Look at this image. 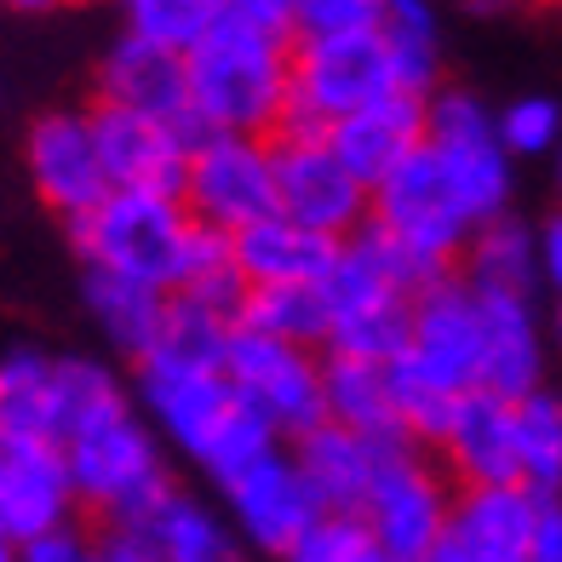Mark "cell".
<instances>
[{
	"label": "cell",
	"mask_w": 562,
	"mask_h": 562,
	"mask_svg": "<svg viewBox=\"0 0 562 562\" xmlns=\"http://www.w3.org/2000/svg\"><path fill=\"white\" fill-rule=\"evenodd\" d=\"M133 396L144 419L161 430V442L184 453L195 471H207L213 482H224L229 471H241L247 459L281 442V430L241 396L229 368L144 356V362H133Z\"/></svg>",
	"instance_id": "cell-1"
},
{
	"label": "cell",
	"mask_w": 562,
	"mask_h": 562,
	"mask_svg": "<svg viewBox=\"0 0 562 562\" xmlns=\"http://www.w3.org/2000/svg\"><path fill=\"white\" fill-rule=\"evenodd\" d=\"M190 104L207 133H276L293 115V41L218 23L190 53Z\"/></svg>",
	"instance_id": "cell-2"
},
{
	"label": "cell",
	"mask_w": 562,
	"mask_h": 562,
	"mask_svg": "<svg viewBox=\"0 0 562 562\" xmlns=\"http://www.w3.org/2000/svg\"><path fill=\"white\" fill-rule=\"evenodd\" d=\"M195 236V213L178 190H144V184H115L92 213L69 218V241L81 265H104L121 276L178 288Z\"/></svg>",
	"instance_id": "cell-3"
},
{
	"label": "cell",
	"mask_w": 562,
	"mask_h": 562,
	"mask_svg": "<svg viewBox=\"0 0 562 562\" xmlns=\"http://www.w3.org/2000/svg\"><path fill=\"white\" fill-rule=\"evenodd\" d=\"M161 448H167L161 430L144 419L138 402H126L115 414L81 425L75 437H64L81 510H98V517H138L144 505H156L172 488Z\"/></svg>",
	"instance_id": "cell-4"
},
{
	"label": "cell",
	"mask_w": 562,
	"mask_h": 562,
	"mask_svg": "<svg viewBox=\"0 0 562 562\" xmlns=\"http://www.w3.org/2000/svg\"><path fill=\"white\" fill-rule=\"evenodd\" d=\"M425 144L442 161L448 184L459 190V201L471 207L476 224H488L499 213H510L517 195V156L499 138V115L482 104L465 87H437L430 92V115H425Z\"/></svg>",
	"instance_id": "cell-5"
},
{
	"label": "cell",
	"mask_w": 562,
	"mask_h": 562,
	"mask_svg": "<svg viewBox=\"0 0 562 562\" xmlns=\"http://www.w3.org/2000/svg\"><path fill=\"white\" fill-rule=\"evenodd\" d=\"M402 87L385 35L373 30H334L293 41V115L288 121H339Z\"/></svg>",
	"instance_id": "cell-6"
},
{
	"label": "cell",
	"mask_w": 562,
	"mask_h": 562,
	"mask_svg": "<svg viewBox=\"0 0 562 562\" xmlns=\"http://www.w3.org/2000/svg\"><path fill=\"white\" fill-rule=\"evenodd\" d=\"M276 149V201L281 213H293L299 224L327 229V236H350L373 213V190L350 172V161L334 149L327 126L316 121H288L270 133Z\"/></svg>",
	"instance_id": "cell-7"
},
{
	"label": "cell",
	"mask_w": 562,
	"mask_h": 562,
	"mask_svg": "<svg viewBox=\"0 0 562 562\" xmlns=\"http://www.w3.org/2000/svg\"><path fill=\"white\" fill-rule=\"evenodd\" d=\"M322 362H327V350L265 334V327H247V322H236L229 356H224V368L241 385V396L259 407L281 437H299V430H311L316 419H327Z\"/></svg>",
	"instance_id": "cell-8"
},
{
	"label": "cell",
	"mask_w": 562,
	"mask_h": 562,
	"mask_svg": "<svg viewBox=\"0 0 562 562\" xmlns=\"http://www.w3.org/2000/svg\"><path fill=\"white\" fill-rule=\"evenodd\" d=\"M448 505H453L448 476L419 453V442L385 448V459L373 471V488L362 499L368 522L379 533V557L385 562H437Z\"/></svg>",
	"instance_id": "cell-9"
},
{
	"label": "cell",
	"mask_w": 562,
	"mask_h": 562,
	"mask_svg": "<svg viewBox=\"0 0 562 562\" xmlns=\"http://www.w3.org/2000/svg\"><path fill=\"white\" fill-rule=\"evenodd\" d=\"M236 540L241 533L229 522V510H213L207 499L172 482L138 517H104L92 551L104 562H229Z\"/></svg>",
	"instance_id": "cell-10"
},
{
	"label": "cell",
	"mask_w": 562,
	"mask_h": 562,
	"mask_svg": "<svg viewBox=\"0 0 562 562\" xmlns=\"http://www.w3.org/2000/svg\"><path fill=\"white\" fill-rule=\"evenodd\" d=\"M184 201L201 224L241 229L276 213V149L265 133H201L190 149Z\"/></svg>",
	"instance_id": "cell-11"
},
{
	"label": "cell",
	"mask_w": 562,
	"mask_h": 562,
	"mask_svg": "<svg viewBox=\"0 0 562 562\" xmlns=\"http://www.w3.org/2000/svg\"><path fill=\"white\" fill-rule=\"evenodd\" d=\"M218 494H224V510H229V522H236L241 546L265 551V557H293L299 533L311 528V517L322 510L299 453L281 448V442L259 459H247L241 471H229L218 482Z\"/></svg>",
	"instance_id": "cell-12"
},
{
	"label": "cell",
	"mask_w": 562,
	"mask_h": 562,
	"mask_svg": "<svg viewBox=\"0 0 562 562\" xmlns=\"http://www.w3.org/2000/svg\"><path fill=\"white\" fill-rule=\"evenodd\" d=\"M23 172L30 190L41 195V207H53L64 224L92 213L98 201L115 190V178L98 149L92 110H46L23 133Z\"/></svg>",
	"instance_id": "cell-13"
},
{
	"label": "cell",
	"mask_w": 562,
	"mask_h": 562,
	"mask_svg": "<svg viewBox=\"0 0 562 562\" xmlns=\"http://www.w3.org/2000/svg\"><path fill=\"white\" fill-rule=\"evenodd\" d=\"M385 229H396L402 241H414L419 252H430V259H448L459 265V252H465L471 241V207L459 201V190L448 184L442 161L430 156V144H419L414 156H407L391 178H379L373 184V213Z\"/></svg>",
	"instance_id": "cell-14"
},
{
	"label": "cell",
	"mask_w": 562,
	"mask_h": 562,
	"mask_svg": "<svg viewBox=\"0 0 562 562\" xmlns=\"http://www.w3.org/2000/svg\"><path fill=\"white\" fill-rule=\"evenodd\" d=\"M533 510L528 482H459L437 562H533Z\"/></svg>",
	"instance_id": "cell-15"
},
{
	"label": "cell",
	"mask_w": 562,
	"mask_h": 562,
	"mask_svg": "<svg viewBox=\"0 0 562 562\" xmlns=\"http://www.w3.org/2000/svg\"><path fill=\"white\" fill-rule=\"evenodd\" d=\"M81 494L58 437H0V533L30 546L35 533L75 522Z\"/></svg>",
	"instance_id": "cell-16"
},
{
	"label": "cell",
	"mask_w": 562,
	"mask_h": 562,
	"mask_svg": "<svg viewBox=\"0 0 562 562\" xmlns=\"http://www.w3.org/2000/svg\"><path fill=\"white\" fill-rule=\"evenodd\" d=\"M92 126H98V149H104V167L115 184H144V190H178L184 195L190 178V149L201 133L161 115H144L133 104H110L98 98L92 104Z\"/></svg>",
	"instance_id": "cell-17"
},
{
	"label": "cell",
	"mask_w": 562,
	"mask_h": 562,
	"mask_svg": "<svg viewBox=\"0 0 562 562\" xmlns=\"http://www.w3.org/2000/svg\"><path fill=\"white\" fill-rule=\"evenodd\" d=\"M98 98L178 121L190 133H207L190 104V53L161 46L149 35H133V30H121V41H110L104 58H98Z\"/></svg>",
	"instance_id": "cell-18"
},
{
	"label": "cell",
	"mask_w": 562,
	"mask_h": 562,
	"mask_svg": "<svg viewBox=\"0 0 562 562\" xmlns=\"http://www.w3.org/2000/svg\"><path fill=\"white\" fill-rule=\"evenodd\" d=\"M407 356L453 391L482 385V299L459 270L430 281L414 299V345H407Z\"/></svg>",
	"instance_id": "cell-19"
},
{
	"label": "cell",
	"mask_w": 562,
	"mask_h": 562,
	"mask_svg": "<svg viewBox=\"0 0 562 562\" xmlns=\"http://www.w3.org/2000/svg\"><path fill=\"white\" fill-rule=\"evenodd\" d=\"M442 465L453 482H522V448H517V402L471 385L453 402V419L442 430Z\"/></svg>",
	"instance_id": "cell-20"
},
{
	"label": "cell",
	"mask_w": 562,
	"mask_h": 562,
	"mask_svg": "<svg viewBox=\"0 0 562 562\" xmlns=\"http://www.w3.org/2000/svg\"><path fill=\"white\" fill-rule=\"evenodd\" d=\"M425 115H430V98L396 87V92L373 98L362 110L327 121V138H334V149L350 161V172L373 190L379 178H391L425 144Z\"/></svg>",
	"instance_id": "cell-21"
},
{
	"label": "cell",
	"mask_w": 562,
	"mask_h": 562,
	"mask_svg": "<svg viewBox=\"0 0 562 562\" xmlns=\"http://www.w3.org/2000/svg\"><path fill=\"white\" fill-rule=\"evenodd\" d=\"M476 299H482V385L510 402L546 385V327L533 316V293L476 288Z\"/></svg>",
	"instance_id": "cell-22"
},
{
	"label": "cell",
	"mask_w": 562,
	"mask_h": 562,
	"mask_svg": "<svg viewBox=\"0 0 562 562\" xmlns=\"http://www.w3.org/2000/svg\"><path fill=\"white\" fill-rule=\"evenodd\" d=\"M81 299H87V316L98 322L104 345L115 356H126V362H138V356H149L161 339L172 288H156V281L121 276V270H104V265H87Z\"/></svg>",
	"instance_id": "cell-23"
},
{
	"label": "cell",
	"mask_w": 562,
	"mask_h": 562,
	"mask_svg": "<svg viewBox=\"0 0 562 562\" xmlns=\"http://www.w3.org/2000/svg\"><path fill=\"white\" fill-rule=\"evenodd\" d=\"M385 448H396V442H373V437H362V430H350L339 419H316L311 430L293 437V453H299V465L311 476L322 505H362Z\"/></svg>",
	"instance_id": "cell-24"
},
{
	"label": "cell",
	"mask_w": 562,
	"mask_h": 562,
	"mask_svg": "<svg viewBox=\"0 0 562 562\" xmlns=\"http://www.w3.org/2000/svg\"><path fill=\"white\" fill-rule=\"evenodd\" d=\"M334 252H339V236L299 224L281 207L236 229V259L252 276V288L259 281H322L327 265H334Z\"/></svg>",
	"instance_id": "cell-25"
},
{
	"label": "cell",
	"mask_w": 562,
	"mask_h": 562,
	"mask_svg": "<svg viewBox=\"0 0 562 562\" xmlns=\"http://www.w3.org/2000/svg\"><path fill=\"white\" fill-rule=\"evenodd\" d=\"M322 391H327V419L362 430V437H373V442H407L402 414H396V391H391V362L327 350Z\"/></svg>",
	"instance_id": "cell-26"
},
{
	"label": "cell",
	"mask_w": 562,
	"mask_h": 562,
	"mask_svg": "<svg viewBox=\"0 0 562 562\" xmlns=\"http://www.w3.org/2000/svg\"><path fill=\"white\" fill-rule=\"evenodd\" d=\"M459 276L476 281V288L533 293L540 288V229L522 224L517 213H499L488 224H476L465 252H459Z\"/></svg>",
	"instance_id": "cell-27"
},
{
	"label": "cell",
	"mask_w": 562,
	"mask_h": 562,
	"mask_svg": "<svg viewBox=\"0 0 562 562\" xmlns=\"http://www.w3.org/2000/svg\"><path fill=\"white\" fill-rule=\"evenodd\" d=\"M0 437H58V356L35 345L0 356Z\"/></svg>",
	"instance_id": "cell-28"
},
{
	"label": "cell",
	"mask_w": 562,
	"mask_h": 562,
	"mask_svg": "<svg viewBox=\"0 0 562 562\" xmlns=\"http://www.w3.org/2000/svg\"><path fill=\"white\" fill-rule=\"evenodd\" d=\"M379 35H385L407 92L430 98L442 87V18H437L430 0H385V12H379Z\"/></svg>",
	"instance_id": "cell-29"
},
{
	"label": "cell",
	"mask_w": 562,
	"mask_h": 562,
	"mask_svg": "<svg viewBox=\"0 0 562 562\" xmlns=\"http://www.w3.org/2000/svg\"><path fill=\"white\" fill-rule=\"evenodd\" d=\"M241 322L247 327H265V334H281V339H299V345L327 350L334 311H327L322 281H259V288L247 293Z\"/></svg>",
	"instance_id": "cell-30"
},
{
	"label": "cell",
	"mask_w": 562,
	"mask_h": 562,
	"mask_svg": "<svg viewBox=\"0 0 562 562\" xmlns=\"http://www.w3.org/2000/svg\"><path fill=\"white\" fill-rule=\"evenodd\" d=\"M126 402H138V396L110 362H98V356H58V442Z\"/></svg>",
	"instance_id": "cell-31"
},
{
	"label": "cell",
	"mask_w": 562,
	"mask_h": 562,
	"mask_svg": "<svg viewBox=\"0 0 562 562\" xmlns=\"http://www.w3.org/2000/svg\"><path fill=\"white\" fill-rule=\"evenodd\" d=\"M229 334H236V322L218 316L213 304L190 299L184 288H172L167 299V322H161V339L149 356H167V362H207V368H224L229 356ZM144 362V356H138Z\"/></svg>",
	"instance_id": "cell-32"
},
{
	"label": "cell",
	"mask_w": 562,
	"mask_h": 562,
	"mask_svg": "<svg viewBox=\"0 0 562 562\" xmlns=\"http://www.w3.org/2000/svg\"><path fill=\"white\" fill-rule=\"evenodd\" d=\"M517 448L528 488L562 494V391L533 385L528 396H517Z\"/></svg>",
	"instance_id": "cell-33"
},
{
	"label": "cell",
	"mask_w": 562,
	"mask_h": 562,
	"mask_svg": "<svg viewBox=\"0 0 562 562\" xmlns=\"http://www.w3.org/2000/svg\"><path fill=\"white\" fill-rule=\"evenodd\" d=\"M407 345H414V299H379L334 316V327H327V350L368 356V362H396Z\"/></svg>",
	"instance_id": "cell-34"
},
{
	"label": "cell",
	"mask_w": 562,
	"mask_h": 562,
	"mask_svg": "<svg viewBox=\"0 0 562 562\" xmlns=\"http://www.w3.org/2000/svg\"><path fill=\"white\" fill-rule=\"evenodd\" d=\"M391 391H396V414H402L407 442H419V448H437L442 442V430L453 419V402L465 396V391L442 385L437 373H425L407 350L391 362Z\"/></svg>",
	"instance_id": "cell-35"
},
{
	"label": "cell",
	"mask_w": 562,
	"mask_h": 562,
	"mask_svg": "<svg viewBox=\"0 0 562 562\" xmlns=\"http://www.w3.org/2000/svg\"><path fill=\"white\" fill-rule=\"evenodd\" d=\"M115 12L121 30L178 46V53H195L218 30V0H115Z\"/></svg>",
	"instance_id": "cell-36"
},
{
	"label": "cell",
	"mask_w": 562,
	"mask_h": 562,
	"mask_svg": "<svg viewBox=\"0 0 562 562\" xmlns=\"http://www.w3.org/2000/svg\"><path fill=\"white\" fill-rule=\"evenodd\" d=\"M293 562H385V557H379V533L362 505H322L311 528L299 533Z\"/></svg>",
	"instance_id": "cell-37"
},
{
	"label": "cell",
	"mask_w": 562,
	"mask_h": 562,
	"mask_svg": "<svg viewBox=\"0 0 562 562\" xmlns=\"http://www.w3.org/2000/svg\"><path fill=\"white\" fill-rule=\"evenodd\" d=\"M494 115H499V138L510 144V156H517V161L557 156V144H562V98H551V92H517Z\"/></svg>",
	"instance_id": "cell-38"
},
{
	"label": "cell",
	"mask_w": 562,
	"mask_h": 562,
	"mask_svg": "<svg viewBox=\"0 0 562 562\" xmlns=\"http://www.w3.org/2000/svg\"><path fill=\"white\" fill-rule=\"evenodd\" d=\"M385 0H293L299 35H334V30H373Z\"/></svg>",
	"instance_id": "cell-39"
},
{
	"label": "cell",
	"mask_w": 562,
	"mask_h": 562,
	"mask_svg": "<svg viewBox=\"0 0 562 562\" xmlns=\"http://www.w3.org/2000/svg\"><path fill=\"white\" fill-rule=\"evenodd\" d=\"M218 23H241V30H265V35L299 41L293 0H218Z\"/></svg>",
	"instance_id": "cell-40"
},
{
	"label": "cell",
	"mask_w": 562,
	"mask_h": 562,
	"mask_svg": "<svg viewBox=\"0 0 562 562\" xmlns=\"http://www.w3.org/2000/svg\"><path fill=\"white\" fill-rule=\"evenodd\" d=\"M18 557L23 562H81V557H92V540L75 522H58V528L35 533L30 546H18Z\"/></svg>",
	"instance_id": "cell-41"
},
{
	"label": "cell",
	"mask_w": 562,
	"mask_h": 562,
	"mask_svg": "<svg viewBox=\"0 0 562 562\" xmlns=\"http://www.w3.org/2000/svg\"><path fill=\"white\" fill-rule=\"evenodd\" d=\"M533 562H562V494H540V510H533Z\"/></svg>",
	"instance_id": "cell-42"
},
{
	"label": "cell",
	"mask_w": 562,
	"mask_h": 562,
	"mask_svg": "<svg viewBox=\"0 0 562 562\" xmlns=\"http://www.w3.org/2000/svg\"><path fill=\"white\" fill-rule=\"evenodd\" d=\"M540 288L562 299V207L540 224Z\"/></svg>",
	"instance_id": "cell-43"
},
{
	"label": "cell",
	"mask_w": 562,
	"mask_h": 562,
	"mask_svg": "<svg viewBox=\"0 0 562 562\" xmlns=\"http://www.w3.org/2000/svg\"><path fill=\"white\" fill-rule=\"evenodd\" d=\"M7 12H53V7H64V0H0Z\"/></svg>",
	"instance_id": "cell-44"
},
{
	"label": "cell",
	"mask_w": 562,
	"mask_h": 562,
	"mask_svg": "<svg viewBox=\"0 0 562 562\" xmlns=\"http://www.w3.org/2000/svg\"><path fill=\"white\" fill-rule=\"evenodd\" d=\"M471 12H505V7H517V0H465Z\"/></svg>",
	"instance_id": "cell-45"
},
{
	"label": "cell",
	"mask_w": 562,
	"mask_h": 562,
	"mask_svg": "<svg viewBox=\"0 0 562 562\" xmlns=\"http://www.w3.org/2000/svg\"><path fill=\"white\" fill-rule=\"evenodd\" d=\"M557 356H562V299H557Z\"/></svg>",
	"instance_id": "cell-46"
},
{
	"label": "cell",
	"mask_w": 562,
	"mask_h": 562,
	"mask_svg": "<svg viewBox=\"0 0 562 562\" xmlns=\"http://www.w3.org/2000/svg\"><path fill=\"white\" fill-rule=\"evenodd\" d=\"M557 190H562V144H557Z\"/></svg>",
	"instance_id": "cell-47"
},
{
	"label": "cell",
	"mask_w": 562,
	"mask_h": 562,
	"mask_svg": "<svg viewBox=\"0 0 562 562\" xmlns=\"http://www.w3.org/2000/svg\"><path fill=\"white\" fill-rule=\"evenodd\" d=\"M546 7H557V12H562V0H546Z\"/></svg>",
	"instance_id": "cell-48"
}]
</instances>
